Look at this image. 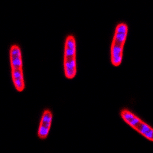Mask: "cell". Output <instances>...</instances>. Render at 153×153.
Instances as JSON below:
<instances>
[{"label":"cell","instance_id":"1","mask_svg":"<svg viewBox=\"0 0 153 153\" xmlns=\"http://www.w3.org/2000/svg\"><path fill=\"white\" fill-rule=\"evenodd\" d=\"M12 79L16 90L19 92H22L25 87L23 72L22 54L20 47L18 45L11 46L9 50Z\"/></svg>","mask_w":153,"mask_h":153},{"label":"cell","instance_id":"2","mask_svg":"<svg viewBox=\"0 0 153 153\" xmlns=\"http://www.w3.org/2000/svg\"><path fill=\"white\" fill-rule=\"evenodd\" d=\"M128 35V25L126 23H119L115 28L114 35L110 48V60L112 65L119 67L123 61V49Z\"/></svg>","mask_w":153,"mask_h":153},{"label":"cell","instance_id":"3","mask_svg":"<svg viewBox=\"0 0 153 153\" xmlns=\"http://www.w3.org/2000/svg\"><path fill=\"white\" fill-rule=\"evenodd\" d=\"M64 71L66 78L71 80L76 74V42L75 37L67 36L64 51Z\"/></svg>","mask_w":153,"mask_h":153},{"label":"cell","instance_id":"4","mask_svg":"<svg viewBox=\"0 0 153 153\" xmlns=\"http://www.w3.org/2000/svg\"><path fill=\"white\" fill-rule=\"evenodd\" d=\"M120 116L123 120L125 121L129 126L133 129L137 131L139 134L144 136L146 139H149V141L153 140V129L149 124L145 123L144 121L134 114L130 110L124 109L120 113Z\"/></svg>","mask_w":153,"mask_h":153},{"label":"cell","instance_id":"5","mask_svg":"<svg viewBox=\"0 0 153 153\" xmlns=\"http://www.w3.org/2000/svg\"><path fill=\"white\" fill-rule=\"evenodd\" d=\"M53 120L52 112L50 110H45L43 112L40 123L38 126V136L41 139H45L48 136L51 123Z\"/></svg>","mask_w":153,"mask_h":153}]
</instances>
